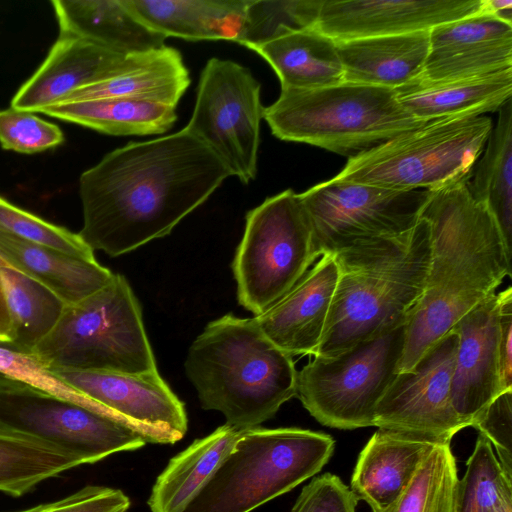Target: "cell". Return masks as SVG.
<instances>
[{"label":"cell","instance_id":"6da1fadb","mask_svg":"<svg viewBox=\"0 0 512 512\" xmlns=\"http://www.w3.org/2000/svg\"><path fill=\"white\" fill-rule=\"evenodd\" d=\"M229 176L222 161L184 129L129 142L81 174L78 235L93 251L128 253L170 234Z\"/></svg>","mask_w":512,"mask_h":512},{"label":"cell","instance_id":"7a4b0ae2","mask_svg":"<svg viewBox=\"0 0 512 512\" xmlns=\"http://www.w3.org/2000/svg\"><path fill=\"white\" fill-rule=\"evenodd\" d=\"M468 181L430 191L423 209L421 218L430 229V262L423 293L405 324L397 373L411 369L511 276L512 254L490 211L472 197Z\"/></svg>","mask_w":512,"mask_h":512},{"label":"cell","instance_id":"3957f363","mask_svg":"<svg viewBox=\"0 0 512 512\" xmlns=\"http://www.w3.org/2000/svg\"><path fill=\"white\" fill-rule=\"evenodd\" d=\"M430 250L429 224L421 218L401 235L332 254L338 278L314 356H335L406 324L425 287Z\"/></svg>","mask_w":512,"mask_h":512},{"label":"cell","instance_id":"277c9868","mask_svg":"<svg viewBox=\"0 0 512 512\" xmlns=\"http://www.w3.org/2000/svg\"><path fill=\"white\" fill-rule=\"evenodd\" d=\"M185 371L201 407L241 431L259 427L296 396L292 356L266 337L256 317L226 314L209 322L188 350Z\"/></svg>","mask_w":512,"mask_h":512},{"label":"cell","instance_id":"5b68a950","mask_svg":"<svg viewBox=\"0 0 512 512\" xmlns=\"http://www.w3.org/2000/svg\"><path fill=\"white\" fill-rule=\"evenodd\" d=\"M263 118L281 140L348 159L426 123L403 108L395 90L346 81L314 90H281L264 108Z\"/></svg>","mask_w":512,"mask_h":512},{"label":"cell","instance_id":"8992f818","mask_svg":"<svg viewBox=\"0 0 512 512\" xmlns=\"http://www.w3.org/2000/svg\"><path fill=\"white\" fill-rule=\"evenodd\" d=\"M334 446L307 429L246 430L182 512H250L318 473Z\"/></svg>","mask_w":512,"mask_h":512},{"label":"cell","instance_id":"52a82bcc","mask_svg":"<svg viewBox=\"0 0 512 512\" xmlns=\"http://www.w3.org/2000/svg\"><path fill=\"white\" fill-rule=\"evenodd\" d=\"M47 368L141 374L158 371L141 307L127 279L113 274L100 290L66 305L31 351Z\"/></svg>","mask_w":512,"mask_h":512},{"label":"cell","instance_id":"ba28073f","mask_svg":"<svg viewBox=\"0 0 512 512\" xmlns=\"http://www.w3.org/2000/svg\"><path fill=\"white\" fill-rule=\"evenodd\" d=\"M492 128L485 115L431 120L349 158L333 178L398 191L438 190L470 179Z\"/></svg>","mask_w":512,"mask_h":512},{"label":"cell","instance_id":"9c48e42d","mask_svg":"<svg viewBox=\"0 0 512 512\" xmlns=\"http://www.w3.org/2000/svg\"><path fill=\"white\" fill-rule=\"evenodd\" d=\"M299 195L287 189L250 210L232 270L241 306L261 315L286 295L317 258Z\"/></svg>","mask_w":512,"mask_h":512},{"label":"cell","instance_id":"30bf717a","mask_svg":"<svg viewBox=\"0 0 512 512\" xmlns=\"http://www.w3.org/2000/svg\"><path fill=\"white\" fill-rule=\"evenodd\" d=\"M405 324L331 357H316L297 373L296 396L322 425L374 426L375 409L397 374Z\"/></svg>","mask_w":512,"mask_h":512},{"label":"cell","instance_id":"8fae6325","mask_svg":"<svg viewBox=\"0 0 512 512\" xmlns=\"http://www.w3.org/2000/svg\"><path fill=\"white\" fill-rule=\"evenodd\" d=\"M298 195L315 252L322 256L411 230L421 219L430 191H398L332 178Z\"/></svg>","mask_w":512,"mask_h":512},{"label":"cell","instance_id":"7c38bea8","mask_svg":"<svg viewBox=\"0 0 512 512\" xmlns=\"http://www.w3.org/2000/svg\"><path fill=\"white\" fill-rule=\"evenodd\" d=\"M0 429L52 445L82 464L150 443L143 433L105 410L28 385L0 389Z\"/></svg>","mask_w":512,"mask_h":512},{"label":"cell","instance_id":"4fadbf2b","mask_svg":"<svg viewBox=\"0 0 512 512\" xmlns=\"http://www.w3.org/2000/svg\"><path fill=\"white\" fill-rule=\"evenodd\" d=\"M261 85L234 61L211 58L204 67L189 123L183 128L204 143L244 184L256 177Z\"/></svg>","mask_w":512,"mask_h":512},{"label":"cell","instance_id":"5bb4252c","mask_svg":"<svg viewBox=\"0 0 512 512\" xmlns=\"http://www.w3.org/2000/svg\"><path fill=\"white\" fill-rule=\"evenodd\" d=\"M458 341L452 328L411 369L396 374L376 406L374 426L446 443L467 427L450 394Z\"/></svg>","mask_w":512,"mask_h":512},{"label":"cell","instance_id":"9a60e30c","mask_svg":"<svg viewBox=\"0 0 512 512\" xmlns=\"http://www.w3.org/2000/svg\"><path fill=\"white\" fill-rule=\"evenodd\" d=\"M48 369L75 391L143 433L150 443L173 444L187 432L184 403L158 371L125 374Z\"/></svg>","mask_w":512,"mask_h":512},{"label":"cell","instance_id":"2e32d148","mask_svg":"<svg viewBox=\"0 0 512 512\" xmlns=\"http://www.w3.org/2000/svg\"><path fill=\"white\" fill-rule=\"evenodd\" d=\"M484 0H324L315 27L335 41L430 31L483 11Z\"/></svg>","mask_w":512,"mask_h":512},{"label":"cell","instance_id":"e0dca14e","mask_svg":"<svg viewBox=\"0 0 512 512\" xmlns=\"http://www.w3.org/2000/svg\"><path fill=\"white\" fill-rule=\"evenodd\" d=\"M512 69V24L479 12L430 30L422 75L429 82L450 81Z\"/></svg>","mask_w":512,"mask_h":512},{"label":"cell","instance_id":"ac0fdd59","mask_svg":"<svg viewBox=\"0 0 512 512\" xmlns=\"http://www.w3.org/2000/svg\"><path fill=\"white\" fill-rule=\"evenodd\" d=\"M500 299L493 293L453 327L459 341L451 382L452 406L472 426L479 413L501 392L499 363Z\"/></svg>","mask_w":512,"mask_h":512},{"label":"cell","instance_id":"d6986e66","mask_svg":"<svg viewBox=\"0 0 512 512\" xmlns=\"http://www.w3.org/2000/svg\"><path fill=\"white\" fill-rule=\"evenodd\" d=\"M129 55L59 34L45 60L12 98L11 108L38 113L68 94L116 74Z\"/></svg>","mask_w":512,"mask_h":512},{"label":"cell","instance_id":"ffe728a7","mask_svg":"<svg viewBox=\"0 0 512 512\" xmlns=\"http://www.w3.org/2000/svg\"><path fill=\"white\" fill-rule=\"evenodd\" d=\"M337 278L334 256L322 255L286 295L255 316L266 337L291 356H314L322 341Z\"/></svg>","mask_w":512,"mask_h":512},{"label":"cell","instance_id":"44dd1931","mask_svg":"<svg viewBox=\"0 0 512 512\" xmlns=\"http://www.w3.org/2000/svg\"><path fill=\"white\" fill-rule=\"evenodd\" d=\"M436 443L418 434L379 428L359 454L351 478L352 492L372 511L388 507L405 490Z\"/></svg>","mask_w":512,"mask_h":512},{"label":"cell","instance_id":"7402d4cb","mask_svg":"<svg viewBox=\"0 0 512 512\" xmlns=\"http://www.w3.org/2000/svg\"><path fill=\"white\" fill-rule=\"evenodd\" d=\"M344 81L396 90L421 77L430 31L336 41Z\"/></svg>","mask_w":512,"mask_h":512},{"label":"cell","instance_id":"603a6c76","mask_svg":"<svg viewBox=\"0 0 512 512\" xmlns=\"http://www.w3.org/2000/svg\"><path fill=\"white\" fill-rule=\"evenodd\" d=\"M190 81L189 71L180 52L164 45L158 49L130 54L119 72L80 88L55 104L122 97L176 107Z\"/></svg>","mask_w":512,"mask_h":512},{"label":"cell","instance_id":"cb8c5ba5","mask_svg":"<svg viewBox=\"0 0 512 512\" xmlns=\"http://www.w3.org/2000/svg\"><path fill=\"white\" fill-rule=\"evenodd\" d=\"M0 257L39 282L66 305H74L103 288L113 273L95 259L35 244L0 230Z\"/></svg>","mask_w":512,"mask_h":512},{"label":"cell","instance_id":"d4e9b609","mask_svg":"<svg viewBox=\"0 0 512 512\" xmlns=\"http://www.w3.org/2000/svg\"><path fill=\"white\" fill-rule=\"evenodd\" d=\"M414 118L431 121L498 111L512 96V69L471 78L429 82L416 79L395 90Z\"/></svg>","mask_w":512,"mask_h":512},{"label":"cell","instance_id":"484cf974","mask_svg":"<svg viewBox=\"0 0 512 512\" xmlns=\"http://www.w3.org/2000/svg\"><path fill=\"white\" fill-rule=\"evenodd\" d=\"M60 33L112 51L135 54L161 48L166 37L143 24L122 0H54Z\"/></svg>","mask_w":512,"mask_h":512},{"label":"cell","instance_id":"4316f807","mask_svg":"<svg viewBox=\"0 0 512 512\" xmlns=\"http://www.w3.org/2000/svg\"><path fill=\"white\" fill-rule=\"evenodd\" d=\"M148 28L190 41H234L248 0H122Z\"/></svg>","mask_w":512,"mask_h":512},{"label":"cell","instance_id":"83f0119b","mask_svg":"<svg viewBox=\"0 0 512 512\" xmlns=\"http://www.w3.org/2000/svg\"><path fill=\"white\" fill-rule=\"evenodd\" d=\"M254 51L274 69L281 90H314L344 81L336 41L315 26L292 31Z\"/></svg>","mask_w":512,"mask_h":512},{"label":"cell","instance_id":"f1b7e54d","mask_svg":"<svg viewBox=\"0 0 512 512\" xmlns=\"http://www.w3.org/2000/svg\"><path fill=\"white\" fill-rule=\"evenodd\" d=\"M243 432L225 423L171 458L153 485L148 500L151 512H182Z\"/></svg>","mask_w":512,"mask_h":512},{"label":"cell","instance_id":"f546056e","mask_svg":"<svg viewBox=\"0 0 512 512\" xmlns=\"http://www.w3.org/2000/svg\"><path fill=\"white\" fill-rule=\"evenodd\" d=\"M38 113L114 136L162 134L177 119L174 106L122 97L54 104Z\"/></svg>","mask_w":512,"mask_h":512},{"label":"cell","instance_id":"4dcf8cb0","mask_svg":"<svg viewBox=\"0 0 512 512\" xmlns=\"http://www.w3.org/2000/svg\"><path fill=\"white\" fill-rule=\"evenodd\" d=\"M486 144L467 185L472 197L492 214L512 254V99L498 110Z\"/></svg>","mask_w":512,"mask_h":512},{"label":"cell","instance_id":"1f68e13d","mask_svg":"<svg viewBox=\"0 0 512 512\" xmlns=\"http://www.w3.org/2000/svg\"><path fill=\"white\" fill-rule=\"evenodd\" d=\"M0 279L13 325L10 345L31 353L54 329L66 304L48 288L11 267H0Z\"/></svg>","mask_w":512,"mask_h":512},{"label":"cell","instance_id":"d6a6232c","mask_svg":"<svg viewBox=\"0 0 512 512\" xmlns=\"http://www.w3.org/2000/svg\"><path fill=\"white\" fill-rule=\"evenodd\" d=\"M80 465L78 458L52 445L0 429V492L20 497Z\"/></svg>","mask_w":512,"mask_h":512},{"label":"cell","instance_id":"836d02e7","mask_svg":"<svg viewBox=\"0 0 512 512\" xmlns=\"http://www.w3.org/2000/svg\"><path fill=\"white\" fill-rule=\"evenodd\" d=\"M458 480L450 443L438 442L400 496L388 507L373 512H454Z\"/></svg>","mask_w":512,"mask_h":512},{"label":"cell","instance_id":"e575fe53","mask_svg":"<svg viewBox=\"0 0 512 512\" xmlns=\"http://www.w3.org/2000/svg\"><path fill=\"white\" fill-rule=\"evenodd\" d=\"M454 512H512V480L490 441L480 433L466 472L458 480Z\"/></svg>","mask_w":512,"mask_h":512},{"label":"cell","instance_id":"d590c367","mask_svg":"<svg viewBox=\"0 0 512 512\" xmlns=\"http://www.w3.org/2000/svg\"><path fill=\"white\" fill-rule=\"evenodd\" d=\"M324 0H248L235 42L249 49L314 27Z\"/></svg>","mask_w":512,"mask_h":512},{"label":"cell","instance_id":"8d00e7d4","mask_svg":"<svg viewBox=\"0 0 512 512\" xmlns=\"http://www.w3.org/2000/svg\"><path fill=\"white\" fill-rule=\"evenodd\" d=\"M0 230L26 241L83 258L95 259L94 251L78 233L49 223L0 195Z\"/></svg>","mask_w":512,"mask_h":512},{"label":"cell","instance_id":"74e56055","mask_svg":"<svg viewBox=\"0 0 512 512\" xmlns=\"http://www.w3.org/2000/svg\"><path fill=\"white\" fill-rule=\"evenodd\" d=\"M62 130L29 111L0 109V144L23 154L39 153L64 141Z\"/></svg>","mask_w":512,"mask_h":512},{"label":"cell","instance_id":"f35d334b","mask_svg":"<svg viewBox=\"0 0 512 512\" xmlns=\"http://www.w3.org/2000/svg\"><path fill=\"white\" fill-rule=\"evenodd\" d=\"M0 372L44 392L102 409L61 381L33 354L23 352L10 344L0 343Z\"/></svg>","mask_w":512,"mask_h":512},{"label":"cell","instance_id":"ab89813d","mask_svg":"<svg viewBox=\"0 0 512 512\" xmlns=\"http://www.w3.org/2000/svg\"><path fill=\"white\" fill-rule=\"evenodd\" d=\"M472 427L496 448V457L512 480V389L495 397L475 418Z\"/></svg>","mask_w":512,"mask_h":512},{"label":"cell","instance_id":"60d3db41","mask_svg":"<svg viewBox=\"0 0 512 512\" xmlns=\"http://www.w3.org/2000/svg\"><path fill=\"white\" fill-rule=\"evenodd\" d=\"M358 501L338 476L325 473L302 489L290 512H355Z\"/></svg>","mask_w":512,"mask_h":512},{"label":"cell","instance_id":"b9f144b4","mask_svg":"<svg viewBox=\"0 0 512 512\" xmlns=\"http://www.w3.org/2000/svg\"><path fill=\"white\" fill-rule=\"evenodd\" d=\"M130 505L120 489L89 485L59 500L16 512H127Z\"/></svg>","mask_w":512,"mask_h":512},{"label":"cell","instance_id":"7bdbcfd3","mask_svg":"<svg viewBox=\"0 0 512 512\" xmlns=\"http://www.w3.org/2000/svg\"><path fill=\"white\" fill-rule=\"evenodd\" d=\"M499 316V363L500 382L503 391L512 389V289L498 293Z\"/></svg>","mask_w":512,"mask_h":512},{"label":"cell","instance_id":"ee69618b","mask_svg":"<svg viewBox=\"0 0 512 512\" xmlns=\"http://www.w3.org/2000/svg\"><path fill=\"white\" fill-rule=\"evenodd\" d=\"M13 340V325L7 306L4 288L0 279V343L10 344Z\"/></svg>","mask_w":512,"mask_h":512},{"label":"cell","instance_id":"f6af8a7d","mask_svg":"<svg viewBox=\"0 0 512 512\" xmlns=\"http://www.w3.org/2000/svg\"><path fill=\"white\" fill-rule=\"evenodd\" d=\"M483 11L512 24L511 0H484Z\"/></svg>","mask_w":512,"mask_h":512},{"label":"cell","instance_id":"bcb514c9","mask_svg":"<svg viewBox=\"0 0 512 512\" xmlns=\"http://www.w3.org/2000/svg\"><path fill=\"white\" fill-rule=\"evenodd\" d=\"M22 386H26V384H24L20 381L14 380L11 377L0 372V389H10V388H17V387H22Z\"/></svg>","mask_w":512,"mask_h":512},{"label":"cell","instance_id":"7dc6e473","mask_svg":"<svg viewBox=\"0 0 512 512\" xmlns=\"http://www.w3.org/2000/svg\"><path fill=\"white\" fill-rule=\"evenodd\" d=\"M0 267H9L5 261H3V259L0 257Z\"/></svg>","mask_w":512,"mask_h":512}]
</instances>
